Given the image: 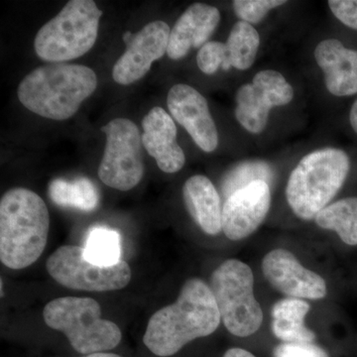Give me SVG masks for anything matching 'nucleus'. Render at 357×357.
Returning a JSON list of instances; mask_svg holds the SVG:
<instances>
[{
	"label": "nucleus",
	"instance_id": "nucleus-26",
	"mask_svg": "<svg viewBox=\"0 0 357 357\" xmlns=\"http://www.w3.org/2000/svg\"><path fill=\"white\" fill-rule=\"evenodd\" d=\"M74 185V208L84 211L95 210L98 204V192L88 178H79Z\"/></svg>",
	"mask_w": 357,
	"mask_h": 357
},
{
	"label": "nucleus",
	"instance_id": "nucleus-9",
	"mask_svg": "<svg viewBox=\"0 0 357 357\" xmlns=\"http://www.w3.org/2000/svg\"><path fill=\"white\" fill-rule=\"evenodd\" d=\"M46 268L60 285L86 292L121 290L131 280L130 267L123 260L112 266L93 264L76 245L61 246L47 259Z\"/></svg>",
	"mask_w": 357,
	"mask_h": 357
},
{
	"label": "nucleus",
	"instance_id": "nucleus-20",
	"mask_svg": "<svg viewBox=\"0 0 357 357\" xmlns=\"http://www.w3.org/2000/svg\"><path fill=\"white\" fill-rule=\"evenodd\" d=\"M314 220L321 229L337 232L347 245H357V197L326 206Z\"/></svg>",
	"mask_w": 357,
	"mask_h": 357
},
{
	"label": "nucleus",
	"instance_id": "nucleus-24",
	"mask_svg": "<svg viewBox=\"0 0 357 357\" xmlns=\"http://www.w3.org/2000/svg\"><path fill=\"white\" fill-rule=\"evenodd\" d=\"M284 0H236L232 2L234 13L241 21L256 24L263 20L271 9L284 6Z\"/></svg>",
	"mask_w": 357,
	"mask_h": 357
},
{
	"label": "nucleus",
	"instance_id": "nucleus-23",
	"mask_svg": "<svg viewBox=\"0 0 357 357\" xmlns=\"http://www.w3.org/2000/svg\"><path fill=\"white\" fill-rule=\"evenodd\" d=\"M271 167L262 161H248L238 164L227 174L222 181V191L225 199L256 181H263L268 185L273 182Z\"/></svg>",
	"mask_w": 357,
	"mask_h": 357
},
{
	"label": "nucleus",
	"instance_id": "nucleus-1",
	"mask_svg": "<svg viewBox=\"0 0 357 357\" xmlns=\"http://www.w3.org/2000/svg\"><path fill=\"white\" fill-rule=\"evenodd\" d=\"M220 321L210 286L191 278L185 282L175 303L150 318L143 342L154 356H173L192 340L215 333Z\"/></svg>",
	"mask_w": 357,
	"mask_h": 357
},
{
	"label": "nucleus",
	"instance_id": "nucleus-29",
	"mask_svg": "<svg viewBox=\"0 0 357 357\" xmlns=\"http://www.w3.org/2000/svg\"><path fill=\"white\" fill-rule=\"evenodd\" d=\"M52 201L64 208H74V185L63 178L52 181L49 185Z\"/></svg>",
	"mask_w": 357,
	"mask_h": 357
},
{
	"label": "nucleus",
	"instance_id": "nucleus-11",
	"mask_svg": "<svg viewBox=\"0 0 357 357\" xmlns=\"http://www.w3.org/2000/svg\"><path fill=\"white\" fill-rule=\"evenodd\" d=\"M170 27L161 20L152 21L126 43V50L115 63L112 77L117 84L128 86L142 79L155 61L168 51Z\"/></svg>",
	"mask_w": 357,
	"mask_h": 357
},
{
	"label": "nucleus",
	"instance_id": "nucleus-8",
	"mask_svg": "<svg viewBox=\"0 0 357 357\" xmlns=\"http://www.w3.org/2000/svg\"><path fill=\"white\" fill-rule=\"evenodd\" d=\"M102 131L107 135V145L98 177L112 189L129 191L144 175L139 129L129 119H115L102 126Z\"/></svg>",
	"mask_w": 357,
	"mask_h": 357
},
{
	"label": "nucleus",
	"instance_id": "nucleus-3",
	"mask_svg": "<svg viewBox=\"0 0 357 357\" xmlns=\"http://www.w3.org/2000/svg\"><path fill=\"white\" fill-rule=\"evenodd\" d=\"M98 77L86 66L55 63L32 70L18 86L20 102L30 112L53 121L77 114L93 95Z\"/></svg>",
	"mask_w": 357,
	"mask_h": 357
},
{
	"label": "nucleus",
	"instance_id": "nucleus-22",
	"mask_svg": "<svg viewBox=\"0 0 357 357\" xmlns=\"http://www.w3.org/2000/svg\"><path fill=\"white\" fill-rule=\"evenodd\" d=\"M86 259L100 266H112L121 261V236L107 227H95L89 230L84 244Z\"/></svg>",
	"mask_w": 357,
	"mask_h": 357
},
{
	"label": "nucleus",
	"instance_id": "nucleus-19",
	"mask_svg": "<svg viewBox=\"0 0 357 357\" xmlns=\"http://www.w3.org/2000/svg\"><path fill=\"white\" fill-rule=\"evenodd\" d=\"M309 311L310 305L306 301L296 298L278 301L272 307V333L283 342L311 344L316 335L305 326Z\"/></svg>",
	"mask_w": 357,
	"mask_h": 357
},
{
	"label": "nucleus",
	"instance_id": "nucleus-4",
	"mask_svg": "<svg viewBox=\"0 0 357 357\" xmlns=\"http://www.w3.org/2000/svg\"><path fill=\"white\" fill-rule=\"evenodd\" d=\"M349 169V155L337 148L317 150L301 160L286 188L295 215L304 220H314L342 189Z\"/></svg>",
	"mask_w": 357,
	"mask_h": 357
},
{
	"label": "nucleus",
	"instance_id": "nucleus-5",
	"mask_svg": "<svg viewBox=\"0 0 357 357\" xmlns=\"http://www.w3.org/2000/svg\"><path fill=\"white\" fill-rule=\"evenodd\" d=\"M43 318L52 330L64 333L82 356L112 351L121 344L119 326L102 318L100 304L91 298L63 297L44 307Z\"/></svg>",
	"mask_w": 357,
	"mask_h": 357
},
{
	"label": "nucleus",
	"instance_id": "nucleus-32",
	"mask_svg": "<svg viewBox=\"0 0 357 357\" xmlns=\"http://www.w3.org/2000/svg\"><path fill=\"white\" fill-rule=\"evenodd\" d=\"M81 357H123L119 354H114V352H98V354H89V356H84Z\"/></svg>",
	"mask_w": 357,
	"mask_h": 357
},
{
	"label": "nucleus",
	"instance_id": "nucleus-10",
	"mask_svg": "<svg viewBox=\"0 0 357 357\" xmlns=\"http://www.w3.org/2000/svg\"><path fill=\"white\" fill-rule=\"evenodd\" d=\"M292 86L280 73L264 70L257 73L252 83L243 84L236 96L237 121L248 132L261 133L266 128L270 110L292 102Z\"/></svg>",
	"mask_w": 357,
	"mask_h": 357
},
{
	"label": "nucleus",
	"instance_id": "nucleus-12",
	"mask_svg": "<svg viewBox=\"0 0 357 357\" xmlns=\"http://www.w3.org/2000/svg\"><path fill=\"white\" fill-rule=\"evenodd\" d=\"M262 271L266 280L279 292L296 299H324L326 281L316 272L303 266L286 249H274L264 256Z\"/></svg>",
	"mask_w": 357,
	"mask_h": 357
},
{
	"label": "nucleus",
	"instance_id": "nucleus-6",
	"mask_svg": "<svg viewBox=\"0 0 357 357\" xmlns=\"http://www.w3.org/2000/svg\"><path fill=\"white\" fill-rule=\"evenodd\" d=\"M102 15L93 0H70L37 33V56L52 64L82 57L96 43Z\"/></svg>",
	"mask_w": 357,
	"mask_h": 357
},
{
	"label": "nucleus",
	"instance_id": "nucleus-31",
	"mask_svg": "<svg viewBox=\"0 0 357 357\" xmlns=\"http://www.w3.org/2000/svg\"><path fill=\"white\" fill-rule=\"evenodd\" d=\"M349 121H351V128L357 133V100L354 102L349 114Z\"/></svg>",
	"mask_w": 357,
	"mask_h": 357
},
{
	"label": "nucleus",
	"instance_id": "nucleus-2",
	"mask_svg": "<svg viewBox=\"0 0 357 357\" xmlns=\"http://www.w3.org/2000/svg\"><path fill=\"white\" fill-rule=\"evenodd\" d=\"M50 215L43 199L25 188H14L0 201V260L13 270L39 259L48 241Z\"/></svg>",
	"mask_w": 357,
	"mask_h": 357
},
{
	"label": "nucleus",
	"instance_id": "nucleus-28",
	"mask_svg": "<svg viewBox=\"0 0 357 357\" xmlns=\"http://www.w3.org/2000/svg\"><path fill=\"white\" fill-rule=\"evenodd\" d=\"M328 4L340 22L357 30V0H330Z\"/></svg>",
	"mask_w": 357,
	"mask_h": 357
},
{
	"label": "nucleus",
	"instance_id": "nucleus-16",
	"mask_svg": "<svg viewBox=\"0 0 357 357\" xmlns=\"http://www.w3.org/2000/svg\"><path fill=\"white\" fill-rule=\"evenodd\" d=\"M220 21V13L217 7L204 3L192 4L171 30L167 51L168 57L180 60L191 48H202L208 43Z\"/></svg>",
	"mask_w": 357,
	"mask_h": 357
},
{
	"label": "nucleus",
	"instance_id": "nucleus-7",
	"mask_svg": "<svg viewBox=\"0 0 357 357\" xmlns=\"http://www.w3.org/2000/svg\"><path fill=\"white\" fill-rule=\"evenodd\" d=\"M210 288L220 318L231 335L248 337L259 331L263 312L255 299V276L246 263L229 259L211 276Z\"/></svg>",
	"mask_w": 357,
	"mask_h": 357
},
{
	"label": "nucleus",
	"instance_id": "nucleus-14",
	"mask_svg": "<svg viewBox=\"0 0 357 357\" xmlns=\"http://www.w3.org/2000/svg\"><path fill=\"white\" fill-rule=\"evenodd\" d=\"M167 105L175 121L188 131L202 150L211 153L217 149V126L208 102L197 89L188 84H175L169 91Z\"/></svg>",
	"mask_w": 357,
	"mask_h": 357
},
{
	"label": "nucleus",
	"instance_id": "nucleus-18",
	"mask_svg": "<svg viewBox=\"0 0 357 357\" xmlns=\"http://www.w3.org/2000/svg\"><path fill=\"white\" fill-rule=\"evenodd\" d=\"M183 198L190 215L203 231L208 236L222 231V204L210 178L203 175L188 178L183 187Z\"/></svg>",
	"mask_w": 357,
	"mask_h": 357
},
{
	"label": "nucleus",
	"instance_id": "nucleus-30",
	"mask_svg": "<svg viewBox=\"0 0 357 357\" xmlns=\"http://www.w3.org/2000/svg\"><path fill=\"white\" fill-rule=\"evenodd\" d=\"M222 357H256L255 354H251L246 349H239V347H232L229 351H225Z\"/></svg>",
	"mask_w": 357,
	"mask_h": 357
},
{
	"label": "nucleus",
	"instance_id": "nucleus-27",
	"mask_svg": "<svg viewBox=\"0 0 357 357\" xmlns=\"http://www.w3.org/2000/svg\"><path fill=\"white\" fill-rule=\"evenodd\" d=\"M273 357H330L325 349L307 342H283L277 345Z\"/></svg>",
	"mask_w": 357,
	"mask_h": 357
},
{
	"label": "nucleus",
	"instance_id": "nucleus-17",
	"mask_svg": "<svg viewBox=\"0 0 357 357\" xmlns=\"http://www.w3.org/2000/svg\"><path fill=\"white\" fill-rule=\"evenodd\" d=\"M314 59L325 74L326 89L335 96L357 93V51L337 39L324 40L314 49Z\"/></svg>",
	"mask_w": 357,
	"mask_h": 357
},
{
	"label": "nucleus",
	"instance_id": "nucleus-25",
	"mask_svg": "<svg viewBox=\"0 0 357 357\" xmlns=\"http://www.w3.org/2000/svg\"><path fill=\"white\" fill-rule=\"evenodd\" d=\"M197 64L206 75H213L220 68L229 70L225 43L211 41L204 44L197 55Z\"/></svg>",
	"mask_w": 357,
	"mask_h": 357
},
{
	"label": "nucleus",
	"instance_id": "nucleus-15",
	"mask_svg": "<svg viewBox=\"0 0 357 357\" xmlns=\"http://www.w3.org/2000/svg\"><path fill=\"white\" fill-rule=\"evenodd\" d=\"M142 144L156 160L163 172H178L185 165V156L177 142V128L172 117L162 107H155L142 121Z\"/></svg>",
	"mask_w": 357,
	"mask_h": 357
},
{
	"label": "nucleus",
	"instance_id": "nucleus-21",
	"mask_svg": "<svg viewBox=\"0 0 357 357\" xmlns=\"http://www.w3.org/2000/svg\"><path fill=\"white\" fill-rule=\"evenodd\" d=\"M260 46V36L252 25L238 21L232 27L227 47V69L245 70L255 63Z\"/></svg>",
	"mask_w": 357,
	"mask_h": 357
},
{
	"label": "nucleus",
	"instance_id": "nucleus-13",
	"mask_svg": "<svg viewBox=\"0 0 357 357\" xmlns=\"http://www.w3.org/2000/svg\"><path fill=\"white\" fill-rule=\"evenodd\" d=\"M270 204V187L263 181H256L238 190L225 199L223 204V234L234 241L251 236L264 222Z\"/></svg>",
	"mask_w": 357,
	"mask_h": 357
}]
</instances>
